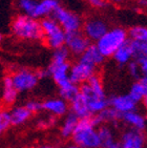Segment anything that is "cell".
Instances as JSON below:
<instances>
[{
	"label": "cell",
	"mask_w": 147,
	"mask_h": 148,
	"mask_svg": "<svg viewBox=\"0 0 147 148\" xmlns=\"http://www.w3.org/2000/svg\"><path fill=\"white\" fill-rule=\"evenodd\" d=\"M25 106V108L27 109L32 114H38L40 111H42V104L40 101L38 100H28L27 102L24 104Z\"/></svg>",
	"instance_id": "1f68e13d"
},
{
	"label": "cell",
	"mask_w": 147,
	"mask_h": 148,
	"mask_svg": "<svg viewBox=\"0 0 147 148\" xmlns=\"http://www.w3.org/2000/svg\"><path fill=\"white\" fill-rule=\"evenodd\" d=\"M0 120L3 123V125L5 126V128L8 129L10 126H12L11 124V117H10V111L9 109H0Z\"/></svg>",
	"instance_id": "836d02e7"
},
{
	"label": "cell",
	"mask_w": 147,
	"mask_h": 148,
	"mask_svg": "<svg viewBox=\"0 0 147 148\" xmlns=\"http://www.w3.org/2000/svg\"><path fill=\"white\" fill-rule=\"evenodd\" d=\"M10 117H11V124L13 126H22L31 120L33 114L25 108L24 105L14 106L13 108L9 109Z\"/></svg>",
	"instance_id": "d6986e66"
},
{
	"label": "cell",
	"mask_w": 147,
	"mask_h": 148,
	"mask_svg": "<svg viewBox=\"0 0 147 148\" xmlns=\"http://www.w3.org/2000/svg\"><path fill=\"white\" fill-rule=\"evenodd\" d=\"M87 1L95 8H103L106 5L104 0H87Z\"/></svg>",
	"instance_id": "e575fe53"
},
{
	"label": "cell",
	"mask_w": 147,
	"mask_h": 148,
	"mask_svg": "<svg viewBox=\"0 0 147 148\" xmlns=\"http://www.w3.org/2000/svg\"><path fill=\"white\" fill-rule=\"evenodd\" d=\"M42 104V110L45 111L49 116H53L55 118H62L69 112L68 103L64 101L61 98H49L44 100Z\"/></svg>",
	"instance_id": "7c38bea8"
},
{
	"label": "cell",
	"mask_w": 147,
	"mask_h": 148,
	"mask_svg": "<svg viewBox=\"0 0 147 148\" xmlns=\"http://www.w3.org/2000/svg\"><path fill=\"white\" fill-rule=\"evenodd\" d=\"M68 57H69V51L65 46H62L58 49H55L51 63L52 64H62V63L68 62Z\"/></svg>",
	"instance_id": "f1b7e54d"
},
{
	"label": "cell",
	"mask_w": 147,
	"mask_h": 148,
	"mask_svg": "<svg viewBox=\"0 0 147 148\" xmlns=\"http://www.w3.org/2000/svg\"><path fill=\"white\" fill-rule=\"evenodd\" d=\"M127 36H129L130 40H133V41L147 42V29L145 26H141V25L133 26L128 31Z\"/></svg>",
	"instance_id": "4316f807"
},
{
	"label": "cell",
	"mask_w": 147,
	"mask_h": 148,
	"mask_svg": "<svg viewBox=\"0 0 147 148\" xmlns=\"http://www.w3.org/2000/svg\"><path fill=\"white\" fill-rule=\"evenodd\" d=\"M118 144L120 148H145L146 138L144 132L128 128L122 132Z\"/></svg>",
	"instance_id": "30bf717a"
},
{
	"label": "cell",
	"mask_w": 147,
	"mask_h": 148,
	"mask_svg": "<svg viewBox=\"0 0 147 148\" xmlns=\"http://www.w3.org/2000/svg\"><path fill=\"white\" fill-rule=\"evenodd\" d=\"M13 85L16 90L19 92H27L31 91L38 85L39 79L37 77L36 71L27 69H21L15 71L11 76Z\"/></svg>",
	"instance_id": "52a82bcc"
},
{
	"label": "cell",
	"mask_w": 147,
	"mask_h": 148,
	"mask_svg": "<svg viewBox=\"0 0 147 148\" xmlns=\"http://www.w3.org/2000/svg\"><path fill=\"white\" fill-rule=\"evenodd\" d=\"M57 118L53 117V116H49L47 114L46 117H41L37 120L36 126L38 129H48V128H53L54 126H56L57 124Z\"/></svg>",
	"instance_id": "f546056e"
},
{
	"label": "cell",
	"mask_w": 147,
	"mask_h": 148,
	"mask_svg": "<svg viewBox=\"0 0 147 148\" xmlns=\"http://www.w3.org/2000/svg\"><path fill=\"white\" fill-rule=\"evenodd\" d=\"M97 69L95 66L78 60L69 69V80L76 85H82L96 75Z\"/></svg>",
	"instance_id": "ba28073f"
},
{
	"label": "cell",
	"mask_w": 147,
	"mask_h": 148,
	"mask_svg": "<svg viewBox=\"0 0 147 148\" xmlns=\"http://www.w3.org/2000/svg\"><path fill=\"white\" fill-rule=\"evenodd\" d=\"M121 121L131 129L144 132L146 129V117L138 110L130 111L121 116Z\"/></svg>",
	"instance_id": "e0dca14e"
},
{
	"label": "cell",
	"mask_w": 147,
	"mask_h": 148,
	"mask_svg": "<svg viewBox=\"0 0 147 148\" xmlns=\"http://www.w3.org/2000/svg\"><path fill=\"white\" fill-rule=\"evenodd\" d=\"M127 69H128V73H129V75L133 78L138 80L142 77L141 76L142 73H141V71H140V67H139V65L137 64L136 61H130V62H128Z\"/></svg>",
	"instance_id": "d6a6232c"
},
{
	"label": "cell",
	"mask_w": 147,
	"mask_h": 148,
	"mask_svg": "<svg viewBox=\"0 0 147 148\" xmlns=\"http://www.w3.org/2000/svg\"><path fill=\"white\" fill-rule=\"evenodd\" d=\"M79 94L84 99L91 117L108 107V98L101 78L97 74L86 83L79 86Z\"/></svg>",
	"instance_id": "6da1fadb"
},
{
	"label": "cell",
	"mask_w": 147,
	"mask_h": 148,
	"mask_svg": "<svg viewBox=\"0 0 147 148\" xmlns=\"http://www.w3.org/2000/svg\"><path fill=\"white\" fill-rule=\"evenodd\" d=\"M140 3H141L142 5H146V0H141Z\"/></svg>",
	"instance_id": "ab89813d"
},
{
	"label": "cell",
	"mask_w": 147,
	"mask_h": 148,
	"mask_svg": "<svg viewBox=\"0 0 147 148\" xmlns=\"http://www.w3.org/2000/svg\"><path fill=\"white\" fill-rule=\"evenodd\" d=\"M107 25L104 21L99 19H91L85 23L84 25V33L85 37L89 41H98L103 35L107 32Z\"/></svg>",
	"instance_id": "9a60e30c"
},
{
	"label": "cell",
	"mask_w": 147,
	"mask_h": 148,
	"mask_svg": "<svg viewBox=\"0 0 147 148\" xmlns=\"http://www.w3.org/2000/svg\"><path fill=\"white\" fill-rule=\"evenodd\" d=\"M33 148H57V147L54 145H52V144H48V143H43V144H39V145L34 146Z\"/></svg>",
	"instance_id": "d590c367"
},
{
	"label": "cell",
	"mask_w": 147,
	"mask_h": 148,
	"mask_svg": "<svg viewBox=\"0 0 147 148\" xmlns=\"http://www.w3.org/2000/svg\"><path fill=\"white\" fill-rule=\"evenodd\" d=\"M51 15L52 19H54L59 24L60 27L64 31V33L80 31V27L82 24L81 19L78 15L73 12L67 11L59 5Z\"/></svg>",
	"instance_id": "8992f818"
},
{
	"label": "cell",
	"mask_w": 147,
	"mask_h": 148,
	"mask_svg": "<svg viewBox=\"0 0 147 148\" xmlns=\"http://www.w3.org/2000/svg\"><path fill=\"white\" fill-rule=\"evenodd\" d=\"M130 46L133 49V59L136 60L138 58L146 57L147 56V42H142V41H133L130 40Z\"/></svg>",
	"instance_id": "83f0119b"
},
{
	"label": "cell",
	"mask_w": 147,
	"mask_h": 148,
	"mask_svg": "<svg viewBox=\"0 0 147 148\" xmlns=\"http://www.w3.org/2000/svg\"><path fill=\"white\" fill-rule=\"evenodd\" d=\"M79 94V86L69 82L66 85L62 86L59 88V96L61 99H63L66 102H71L77 95Z\"/></svg>",
	"instance_id": "484cf974"
},
{
	"label": "cell",
	"mask_w": 147,
	"mask_h": 148,
	"mask_svg": "<svg viewBox=\"0 0 147 148\" xmlns=\"http://www.w3.org/2000/svg\"><path fill=\"white\" fill-rule=\"evenodd\" d=\"M63 148H81L80 146H77L76 144H74V143H71V144H67L66 146H64Z\"/></svg>",
	"instance_id": "74e56055"
},
{
	"label": "cell",
	"mask_w": 147,
	"mask_h": 148,
	"mask_svg": "<svg viewBox=\"0 0 147 148\" xmlns=\"http://www.w3.org/2000/svg\"><path fill=\"white\" fill-rule=\"evenodd\" d=\"M98 137H99L101 148H109L116 144V134L115 130L109 125H100L97 127Z\"/></svg>",
	"instance_id": "7402d4cb"
},
{
	"label": "cell",
	"mask_w": 147,
	"mask_h": 148,
	"mask_svg": "<svg viewBox=\"0 0 147 148\" xmlns=\"http://www.w3.org/2000/svg\"><path fill=\"white\" fill-rule=\"evenodd\" d=\"M89 45L91 41L80 31L65 33L64 46L68 49L69 54L71 53L75 56H81Z\"/></svg>",
	"instance_id": "9c48e42d"
},
{
	"label": "cell",
	"mask_w": 147,
	"mask_h": 148,
	"mask_svg": "<svg viewBox=\"0 0 147 148\" xmlns=\"http://www.w3.org/2000/svg\"><path fill=\"white\" fill-rule=\"evenodd\" d=\"M5 130H6L5 126L3 125V123L1 122V120H0V137L2 136V134H3V132H4Z\"/></svg>",
	"instance_id": "8d00e7d4"
},
{
	"label": "cell",
	"mask_w": 147,
	"mask_h": 148,
	"mask_svg": "<svg viewBox=\"0 0 147 148\" xmlns=\"http://www.w3.org/2000/svg\"><path fill=\"white\" fill-rule=\"evenodd\" d=\"M91 120L96 127L100 125H109L113 127L119 124V122L121 121V114H119L116 110H113L108 106L106 109L93 116Z\"/></svg>",
	"instance_id": "5bb4252c"
},
{
	"label": "cell",
	"mask_w": 147,
	"mask_h": 148,
	"mask_svg": "<svg viewBox=\"0 0 147 148\" xmlns=\"http://www.w3.org/2000/svg\"><path fill=\"white\" fill-rule=\"evenodd\" d=\"M127 39V32L121 27H116L106 32L97 41L96 46L104 58L113 57L117 49L123 45Z\"/></svg>",
	"instance_id": "277c9868"
},
{
	"label": "cell",
	"mask_w": 147,
	"mask_h": 148,
	"mask_svg": "<svg viewBox=\"0 0 147 148\" xmlns=\"http://www.w3.org/2000/svg\"><path fill=\"white\" fill-rule=\"evenodd\" d=\"M36 4L37 2L35 0H19L20 9L22 10V11H24L25 15L28 16L30 18H33Z\"/></svg>",
	"instance_id": "4dcf8cb0"
},
{
	"label": "cell",
	"mask_w": 147,
	"mask_h": 148,
	"mask_svg": "<svg viewBox=\"0 0 147 148\" xmlns=\"http://www.w3.org/2000/svg\"><path fill=\"white\" fill-rule=\"evenodd\" d=\"M110 1H115V2H122V1H124V0H110Z\"/></svg>",
	"instance_id": "60d3db41"
},
{
	"label": "cell",
	"mask_w": 147,
	"mask_h": 148,
	"mask_svg": "<svg viewBox=\"0 0 147 148\" xmlns=\"http://www.w3.org/2000/svg\"><path fill=\"white\" fill-rule=\"evenodd\" d=\"M78 122L79 119L76 116H74L71 112H68L66 116H64V119L60 125V136L65 140L71 139V136L75 132Z\"/></svg>",
	"instance_id": "603a6c76"
},
{
	"label": "cell",
	"mask_w": 147,
	"mask_h": 148,
	"mask_svg": "<svg viewBox=\"0 0 147 148\" xmlns=\"http://www.w3.org/2000/svg\"><path fill=\"white\" fill-rule=\"evenodd\" d=\"M11 29L16 37L24 40H44L41 23L26 15H20L12 22Z\"/></svg>",
	"instance_id": "3957f363"
},
{
	"label": "cell",
	"mask_w": 147,
	"mask_h": 148,
	"mask_svg": "<svg viewBox=\"0 0 147 148\" xmlns=\"http://www.w3.org/2000/svg\"><path fill=\"white\" fill-rule=\"evenodd\" d=\"M1 102L5 106H13L18 99V91L13 85L11 76H5L2 79V91L0 96Z\"/></svg>",
	"instance_id": "2e32d148"
},
{
	"label": "cell",
	"mask_w": 147,
	"mask_h": 148,
	"mask_svg": "<svg viewBox=\"0 0 147 148\" xmlns=\"http://www.w3.org/2000/svg\"><path fill=\"white\" fill-rule=\"evenodd\" d=\"M71 140L74 144L81 148H101L97 127L91 117L79 120Z\"/></svg>",
	"instance_id": "7a4b0ae2"
},
{
	"label": "cell",
	"mask_w": 147,
	"mask_h": 148,
	"mask_svg": "<svg viewBox=\"0 0 147 148\" xmlns=\"http://www.w3.org/2000/svg\"><path fill=\"white\" fill-rule=\"evenodd\" d=\"M2 39H3V36L1 35V33H0V43H1V41H2Z\"/></svg>",
	"instance_id": "b9f144b4"
},
{
	"label": "cell",
	"mask_w": 147,
	"mask_h": 148,
	"mask_svg": "<svg viewBox=\"0 0 147 148\" xmlns=\"http://www.w3.org/2000/svg\"><path fill=\"white\" fill-rule=\"evenodd\" d=\"M68 107H69V112L76 116L79 120L86 119V118H91V114L87 109V106L85 104L84 99L80 94H78L76 97L71 100V102H68Z\"/></svg>",
	"instance_id": "ffe728a7"
},
{
	"label": "cell",
	"mask_w": 147,
	"mask_h": 148,
	"mask_svg": "<svg viewBox=\"0 0 147 148\" xmlns=\"http://www.w3.org/2000/svg\"><path fill=\"white\" fill-rule=\"evenodd\" d=\"M59 6L58 0H42L40 2H37L35 8L33 19H38L41 17H45L47 15H51L55 10Z\"/></svg>",
	"instance_id": "cb8c5ba5"
},
{
	"label": "cell",
	"mask_w": 147,
	"mask_h": 148,
	"mask_svg": "<svg viewBox=\"0 0 147 148\" xmlns=\"http://www.w3.org/2000/svg\"><path fill=\"white\" fill-rule=\"evenodd\" d=\"M109 148H120V146H119V144H118V143H116V144H113V146H110Z\"/></svg>",
	"instance_id": "f35d334b"
},
{
	"label": "cell",
	"mask_w": 147,
	"mask_h": 148,
	"mask_svg": "<svg viewBox=\"0 0 147 148\" xmlns=\"http://www.w3.org/2000/svg\"><path fill=\"white\" fill-rule=\"evenodd\" d=\"M108 106L121 116L130 111L138 110V104L128 96V94L117 95L108 98Z\"/></svg>",
	"instance_id": "8fae6325"
},
{
	"label": "cell",
	"mask_w": 147,
	"mask_h": 148,
	"mask_svg": "<svg viewBox=\"0 0 147 148\" xmlns=\"http://www.w3.org/2000/svg\"><path fill=\"white\" fill-rule=\"evenodd\" d=\"M105 58L100 54L99 49H97L96 44H91L88 46L86 51L83 53L81 56H80V61L82 62L87 63V64H91V65L95 66V67H98L104 62Z\"/></svg>",
	"instance_id": "44dd1931"
},
{
	"label": "cell",
	"mask_w": 147,
	"mask_h": 148,
	"mask_svg": "<svg viewBox=\"0 0 147 148\" xmlns=\"http://www.w3.org/2000/svg\"><path fill=\"white\" fill-rule=\"evenodd\" d=\"M113 57V59L116 60V62L121 66L125 65V64H127L128 62L131 61L133 55L131 46H130L129 39L126 40V42L117 49Z\"/></svg>",
	"instance_id": "d4e9b609"
},
{
	"label": "cell",
	"mask_w": 147,
	"mask_h": 148,
	"mask_svg": "<svg viewBox=\"0 0 147 148\" xmlns=\"http://www.w3.org/2000/svg\"><path fill=\"white\" fill-rule=\"evenodd\" d=\"M69 69L71 64L68 62L62 63V64H49L46 69L48 73V77H52L58 86V88L66 85L71 82L69 80Z\"/></svg>",
	"instance_id": "4fadbf2b"
},
{
	"label": "cell",
	"mask_w": 147,
	"mask_h": 148,
	"mask_svg": "<svg viewBox=\"0 0 147 148\" xmlns=\"http://www.w3.org/2000/svg\"><path fill=\"white\" fill-rule=\"evenodd\" d=\"M131 99L139 104V103L144 102L147 98V77L142 76L140 79H138L136 82L133 83L128 92Z\"/></svg>",
	"instance_id": "ac0fdd59"
},
{
	"label": "cell",
	"mask_w": 147,
	"mask_h": 148,
	"mask_svg": "<svg viewBox=\"0 0 147 148\" xmlns=\"http://www.w3.org/2000/svg\"><path fill=\"white\" fill-rule=\"evenodd\" d=\"M40 23L44 35V40L48 47L52 49H58L64 46L65 33L54 19L44 18Z\"/></svg>",
	"instance_id": "5b68a950"
},
{
	"label": "cell",
	"mask_w": 147,
	"mask_h": 148,
	"mask_svg": "<svg viewBox=\"0 0 147 148\" xmlns=\"http://www.w3.org/2000/svg\"><path fill=\"white\" fill-rule=\"evenodd\" d=\"M0 109H1V106H0Z\"/></svg>",
	"instance_id": "7bdbcfd3"
}]
</instances>
